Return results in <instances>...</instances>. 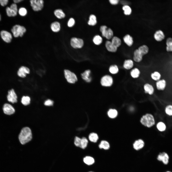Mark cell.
<instances>
[{
    "label": "cell",
    "instance_id": "cell-1",
    "mask_svg": "<svg viewBox=\"0 0 172 172\" xmlns=\"http://www.w3.org/2000/svg\"><path fill=\"white\" fill-rule=\"evenodd\" d=\"M18 138L20 143L24 145L30 141L32 138V134L30 129L27 127L23 128L19 134Z\"/></svg>",
    "mask_w": 172,
    "mask_h": 172
},
{
    "label": "cell",
    "instance_id": "cell-2",
    "mask_svg": "<svg viewBox=\"0 0 172 172\" xmlns=\"http://www.w3.org/2000/svg\"><path fill=\"white\" fill-rule=\"evenodd\" d=\"M140 122L143 125L148 128L152 127L155 123L153 116L149 113H147L143 116L140 119Z\"/></svg>",
    "mask_w": 172,
    "mask_h": 172
},
{
    "label": "cell",
    "instance_id": "cell-3",
    "mask_svg": "<svg viewBox=\"0 0 172 172\" xmlns=\"http://www.w3.org/2000/svg\"><path fill=\"white\" fill-rule=\"evenodd\" d=\"M26 31V28L24 26L18 25H14L11 29V31L15 38L22 37Z\"/></svg>",
    "mask_w": 172,
    "mask_h": 172
},
{
    "label": "cell",
    "instance_id": "cell-4",
    "mask_svg": "<svg viewBox=\"0 0 172 172\" xmlns=\"http://www.w3.org/2000/svg\"><path fill=\"white\" fill-rule=\"evenodd\" d=\"M30 2L32 10L35 11H41L43 8L44 2L43 0H31Z\"/></svg>",
    "mask_w": 172,
    "mask_h": 172
},
{
    "label": "cell",
    "instance_id": "cell-5",
    "mask_svg": "<svg viewBox=\"0 0 172 172\" xmlns=\"http://www.w3.org/2000/svg\"><path fill=\"white\" fill-rule=\"evenodd\" d=\"M64 73L65 77L68 82L74 83L77 81V78L75 75L69 70H65Z\"/></svg>",
    "mask_w": 172,
    "mask_h": 172
},
{
    "label": "cell",
    "instance_id": "cell-6",
    "mask_svg": "<svg viewBox=\"0 0 172 172\" xmlns=\"http://www.w3.org/2000/svg\"><path fill=\"white\" fill-rule=\"evenodd\" d=\"M101 83L102 86L105 87L111 86L113 84V78L112 76L110 75H105L102 78Z\"/></svg>",
    "mask_w": 172,
    "mask_h": 172
},
{
    "label": "cell",
    "instance_id": "cell-7",
    "mask_svg": "<svg viewBox=\"0 0 172 172\" xmlns=\"http://www.w3.org/2000/svg\"><path fill=\"white\" fill-rule=\"evenodd\" d=\"M6 11L8 16H15L17 15L18 11L17 5L16 4L13 3L10 7L6 8Z\"/></svg>",
    "mask_w": 172,
    "mask_h": 172
},
{
    "label": "cell",
    "instance_id": "cell-8",
    "mask_svg": "<svg viewBox=\"0 0 172 172\" xmlns=\"http://www.w3.org/2000/svg\"><path fill=\"white\" fill-rule=\"evenodd\" d=\"M70 44L74 48H80L83 47L84 42L81 39L74 37L71 39Z\"/></svg>",
    "mask_w": 172,
    "mask_h": 172
},
{
    "label": "cell",
    "instance_id": "cell-9",
    "mask_svg": "<svg viewBox=\"0 0 172 172\" xmlns=\"http://www.w3.org/2000/svg\"><path fill=\"white\" fill-rule=\"evenodd\" d=\"M17 96L14 90L12 89L8 91V94L7 96L8 101L12 103H16L17 102Z\"/></svg>",
    "mask_w": 172,
    "mask_h": 172
},
{
    "label": "cell",
    "instance_id": "cell-10",
    "mask_svg": "<svg viewBox=\"0 0 172 172\" xmlns=\"http://www.w3.org/2000/svg\"><path fill=\"white\" fill-rule=\"evenodd\" d=\"M3 110L5 114L9 115L14 114L15 112L13 107L11 104L7 103H5L4 105Z\"/></svg>",
    "mask_w": 172,
    "mask_h": 172
},
{
    "label": "cell",
    "instance_id": "cell-11",
    "mask_svg": "<svg viewBox=\"0 0 172 172\" xmlns=\"http://www.w3.org/2000/svg\"><path fill=\"white\" fill-rule=\"evenodd\" d=\"M0 35L2 38L5 42L7 43L11 42L12 36L10 33L5 31L2 30L0 32Z\"/></svg>",
    "mask_w": 172,
    "mask_h": 172
},
{
    "label": "cell",
    "instance_id": "cell-12",
    "mask_svg": "<svg viewBox=\"0 0 172 172\" xmlns=\"http://www.w3.org/2000/svg\"><path fill=\"white\" fill-rule=\"evenodd\" d=\"M30 70L28 67L22 66L19 69L17 72L18 75L20 77L23 78L26 77L27 74L30 73Z\"/></svg>",
    "mask_w": 172,
    "mask_h": 172
},
{
    "label": "cell",
    "instance_id": "cell-13",
    "mask_svg": "<svg viewBox=\"0 0 172 172\" xmlns=\"http://www.w3.org/2000/svg\"><path fill=\"white\" fill-rule=\"evenodd\" d=\"M143 56L137 49L134 51L133 57L134 61L137 63H139L143 59Z\"/></svg>",
    "mask_w": 172,
    "mask_h": 172
},
{
    "label": "cell",
    "instance_id": "cell-14",
    "mask_svg": "<svg viewBox=\"0 0 172 172\" xmlns=\"http://www.w3.org/2000/svg\"><path fill=\"white\" fill-rule=\"evenodd\" d=\"M157 159L158 161L162 162L164 164H167L168 162L169 157L166 153L163 152L159 154Z\"/></svg>",
    "mask_w": 172,
    "mask_h": 172
},
{
    "label": "cell",
    "instance_id": "cell-15",
    "mask_svg": "<svg viewBox=\"0 0 172 172\" xmlns=\"http://www.w3.org/2000/svg\"><path fill=\"white\" fill-rule=\"evenodd\" d=\"M143 88L145 93L150 95H152L153 94L154 89L151 84L148 83H145L144 85Z\"/></svg>",
    "mask_w": 172,
    "mask_h": 172
},
{
    "label": "cell",
    "instance_id": "cell-16",
    "mask_svg": "<svg viewBox=\"0 0 172 172\" xmlns=\"http://www.w3.org/2000/svg\"><path fill=\"white\" fill-rule=\"evenodd\" d=\"M134 65L133 61L131 59H125L124 61L123 66L125 69L129 70L133 68Z\"/></svg>",
    "mask_w": 172,
    "mask_h": 172
},
{
    "label": "cell",
    "instance_id": "cell-17",
    "mask_svg": "<svg viewBox=\"0 0 172 172\" xmlns=\"http://www.w3.org/2000/svg\"><path fill=\"white\" fill-rule=\"evenodd\" d=\"M155 39L157 41H161L165 38V35L163 32L161 30L156 31L154 35Z\"/></svg>",
    "mask_w": 172,
    "mask_h": 172
},
{
    "label": "cell",
    "instance_id": "cell-18",
    "mask_svg": "<svg viewBox=\"0 0 172 172\" xmlns=\"http://www.w3.org/2000/svg\"><path fill=\"white\" fill-rule=\"evenodd\" d=\"M133 147L136 150H139L142 149L144 145V143L141 139L136 140L133 144Z\"/></svg>",
    "mask_w": 172,
    "mask_h": 172
},
{
    "label": "cell",
    "instance_id": "cell-19",
    "mask_svg": "<svg viewBox=\"0 0 172 172\" xmlns=\"http://www.w3.org/2000/svg\"><path fill=\"white\" fill-rule=\"evenodd\" d=\"M105 46L109 52H115L117 50L118 48L114 46L111 42L109 41H106Z\"/></svg>",
    "mask_w": 172,
    "mask_h": 172
},
{
    "label": "cell",
    "instance_id": "cell-20",
    "mask_svg": "<svg viewBox=\"0 0 172 172\" xmlns=\"http://www.w3.org/2000/svg\"><path fill=\"white\" fill-rule=\"evenodd\" d=\"M156 85L157 89L159 90H163L165 89L166 86V82L164 79L159 80L157 81Z\"/></svg>",
    "mask_w": 172,
    "mask_h": 172
},
{
    "label": "cell",
    "instance_id": "cell-21",
    "mask_svg": "<svg viewBox=\"0 0 172 172\" xmlns=\"http://www.w3.org/2000/svg\"><path fill=\"white\" fill-rule=\"evenodd\" d=\"M140 74V70L136 67L132 69L130 72V76L134 79H137L139 78Z\"/></svg>",
    "mask_w": 172,
    "mask_h": 172
},
{
    "label": "cell",
    "instance_id": "cell-22",
    "mask_svg": "<svg viewBox=\"0 0 172 172\" xmlns=\"http://www.w3.org/2000/svg\"><path fill=\"white\" fill-rule=\"evenodd\" d=\"M50 28L51 30L53 32H58L59 31L60 29V24L58 22H54L51 24Z\"/></svg>",
    "mask_w": 172,
    "mask_h": 172
},
{
    "label": "cell",
    "instance_id": "cell-23",
    "mask_svg": "<svg viewBox=\"0 0 172 172\" xmlns=\"http://www.w3.org/2000/svg\"><path fill=\"white\" fill-rule=\"evenodd\" d=\"M90 73L91 71L87 70L81 74L83 79L87 82H90L91 80V78L90 77Z\"/></svg>",
    "mask_w": 172,
    "mask_h": 172
},
{
    "label": "cell",
    "instance_id": "cell-24",
    "mask_svg": "<svg viewBox=\"0 0 172 172\" xmlns=\"http://www.w3.org/2000/svg\"><path fill=\"white\" fill-rule=\"evenodd\" d=\"M124 42L128 46H131L133 44V41L132 37L129 34L125 35L123 38Z\"/></svg>",
    "mask_w": 172,
    "mask_h": 172
},
{
    "label": "cell",
    "instance_id": "cell-25",
    "mask_svg": "<svg viewBox=\"0 0 172 172\" xmlns=\"http://www.w3.org/2000/svg\"><path fill=\"white\" fill-rule=\"evenodd\" d=\"M55 16L59 19H61L64 18L65 15L63 11L61 9L55 10L54 12Z\"/></svg>",
    "mask_w": 172,
    "mask_h": 172
},
{
    "label": "cell",
    "instance_id": "cell-26",
    "mask_svg": "<svg viewBox=\"0 0 172 172\" xmlns=\"http://www.w3.org/2000/svg\"><path fill=\"white\" fill-rule=\"evenodd\" d=\"M119 71L118 66L116 64L111 65L109 68V71L111 74L115 75L117 74Z\"/></svg>",
    "mask_w": 172,
    "mask_h": 172
},
{
    "label": "cell",
    "instance_id": "cell-27",
    "mask_svg": "<svg viewBox=\"0 0 172 172\" xmlns=\"http://www.w3.org/2000/svg\"><path fill=\"white\" fill-rule=\"evenodd\" d=\"M111 42L114 46L117 48L120 46L121 43V39L116 36L112 38Z\"/></svg>",
    "mask_w": 172,
    "mask_h": 172
},
{
    "label": "cell",
    "instance_id": "cell-28",
    "mask_svg": "<svg viewBox=\"0 0 172 172\" xmlns=\"http://www.w3.org/2000/svg\"><path fill=\"white\" fill-rule=\"evenodd\" d=\"M138 49L143 56L147 54L149 51L148 47L145 45H143L140 46Z\"/></svg>",
    "mask_w": 172,
    "mask_h": 172
},
{
    "label": "cell",
    "instance_id": "cell-29",
    "mask_svg": "<svg viewBox=\"0 0 172 172\" xmlns=\"http://www.w3.org/2000/svg\"><path fill=\"white\" fill-rule=\"evenodd\" d=\"M110 147V145L109 143L104 140L101 141L99 145V147L100 149H103L105 150L108 149Z\"/></svg>",
    "mask_w": 172,
    "mask_h": 172
},
{
    "label": "cell",
    "instance_id": "cell-30",
    "mask_svg": "<svg viewBox=\"0 0 172 172\" xmlns=\"http://www.w3.org/2000/svg\"><path fill=\"white\" fill-rule=\"evenodd\" d=\"M156 128L160 131L163 132L166 129V126L163 122L160 121L158 122L156 125Z\"/></svg>",
    "mask_w": 172,
    "mask_h": 172
},
{
    "label": "cell",
    "instance_id": "cell-31",
    "mask_svg": "<svg viewBox=\"0 0 172 172\" xmlns=\"http://www.w3.org/2000/svg\"><path fill=\"white\" fill-rule=\"evenodd\" d=\"M166 49L168 52H172V38H168L166 41Z\"/></svg>",
    "mask_w": 172,
    "mask_h": 172
},
{
    "label": "cell",
    "instance_id": "cell-32",
    "mask_svg": "<svg viewBox=\"0 0 172 172\" xmlns=\"http://www.w3.org/2000/svg\"><path fill=\"white\" fill-rule=\"evenodd\" d=\"M84 162L88 165H91L93 164L94 162V159L90 156H86L83 159Z\"/></svg>",
    "mask_w": 172,
    "mask_h": 172
},
{
    "label": "cell",
    "instance_id": "cell-33",
    "mask_svg": "<svg viewBox=\"0 0 172 172\" xmlns=\"http://www.w3.org/2000/svg\"><path fill=\"white\" fill-rule=\"evenodd\" d=\"M88 138L90 141L94 143L97 142L98 139L97 134L94 133H90L89 136Z\"/></svg>",
    "mask_w": 172,
    "mask_h": 172
},
{
    "label": "cell",
    "instance_id": "cell-34",
    "mask_svg": "<svg viewBox=\"0 0 172 172\" xmlns=\"http://www.w3.org/2000/svg\"><path fill=\"white\" fill-rule=\"evenodd\" d=\"M161 76L160 73L157 71H154L151 74V78L154 80L157 81L160 80Z\"/></svg>",
    "mask_w": 172,
    "mask_h": 172
},
{
    "label": "cell",
    "instance_id": "cell-35",
    "mask_svg": "<svg viewBox=\"0 0 172 172\" xmlns=\"http://www.w3.org/2000/svg\"><path fill=\"white\" fill-rule=\"evenodd\" d=\"M97 23L96 18V16L94 15H91L89 18V20L88 23L89 25L94 26Z\"/></svg>",
    "mask_w": 172,
    "mask_h": 172
},
{
    "label": "cell",
    "instance_id": "cell-36",
    "mask_svg": "<svg viewBox=\"0 0 172 172\" xmlns=\"http://www.w3.org/2000/svg\"><path fill=\"white\" fill-rule=\"evenodd\" d=\"M108 116L111 118H114L116 117L118 115V112L115 109H111L108 112Z\"/></svg>",
    "mask_w": 172,
    "mask_h": 172
},
{
    "label": "cell",
    "instance_id": "cell-37",
    "mask_svg": "<svg viewBox=\"0 0 172 172\" xmlns=\"http://www.w3.org/2000/svg\"><path fill=\"white\" fill-rule=\"evenodd\" d=\"M30 98L28 96H23L22 98L21 102L24 105L26 106L29 105L30 103Z\"/></svg>",
    "mask_w": 172,
    "mask_h": 172
},
{
    "label": "cell",
    "instance_id": "cell-38",
    "mask_svg": "<svg viewBox=\"0 0 172 172\" xmlns=\"http://www.w3.org/2000/svg\"><path fill=\"white\" fill-rule=\"evenodd\" d=\"M113 32L112 30L110 28H107L106 31L105 37L108 39H110L113 37Z\"/></svg>",
    "mask_w": 172,
    "mask_h": 172
},
{
    "label": "cell",
    "instance_id": "cell-39",
    "mask_svg": "<svg viewBox=\"0 0 172 172\" xmlns=\"http://www.w3.org/2000/svg\"><path fill=\"white\" fill-rule=\"evenodd\" d=\"M122 9L124 11V14L126 15H130L132 12V10L129 5H124L122 7Z\"/></svg>",
    "mask_w": 172,
    "mask_h": 172
},
{
    "label": "cell",
    "instance_id": "cell-40",
    "mask_svg": "<svg viewBox=\"0 0 172 172\" xmlns=\"http://www.w3.org/2000/svg\"><path fill=\"white\" fill-rule=\"evenodd\" d=\"M93 41L94 43L96 45H99L102 42V37L99 35L95 36L94 37Z\"/></svg>",
    "mask_w": 172,
    "mask_h": 172
},
{
    "label": "cell",
    "instance_id": "cell-41",
    "mask_svg": "<svg viewBox=\"0 0 172 172\" xmlns=\"http://www.w3.org/2000/svg\"><path fill=\"white\" fill-rule=\"evenodd\" d=\"M88 142V140L86 138H82L81 139L80 147L83 149H85L86 147Z\"/></svg>",
    "mask_w": 172,
    "mask_h": 172
},
{
    "label": "cell",
    "instance_id": "cell-42",
    "mask_svg": "<svg viewBox=\"0 0 172 172\" xmlns=\"http://www.w3.org/2000/svg\"><path fill=\"white\" fill-rule=\"evenodd\" d=\"M165 113L169 116H172V105H169L165 107Z\"/></svg>",
    "mask_w": 172,
    "mask_h": 172
},
{
    "label": "cell",
    "instance_id": "cell-43",
    "mask_svg": "<svg viewBox=\"0 0 172 172\" xmlns=\"http://www.w3.org/2000/svg\"><path fill=\"white\" fill-rule=\"evenodd\" d=\"M18 12L20 15L23 16L27 15V11L25 8L22 7L19 9Z\"/></svg>",
    "mask_w": 172,
    "mask_h": 172
},
{
    "label": "cell",
    "instance_id": "cell-44",
    "mask_svg": "<svg viewBox=\"0 0 172 172\" xmlns=\"http://www.w3.org/2000/svg\"><path fill=\"white\" fill-rule=\"evenodd\" d=\"M81 139L79 137L76 136L74 139V143L75 145L80 147V146Z\"/></svg>",
    "mask_w": 172,
    "mask_h": 172
},
{
    "label": "cell",
    "instance_id": "cell-45",
    "mask_svg": "<svg viewBox=\"0 0 172 172\" xmlns=\"http://www.w3.org/2000/svg\"><path fill=\"white\" fill-rule=\"evenodd\" d=\"M107 28V26L105 25L102 26L101 27L100 30L103 37H105V33Z\"/></svg>",
    "mask_w": 172,
    "mask_h": 172
},
{
    "label": "cell",
    "instance_id": "cell-46",
    "mask_svg": "<svg viewBox=\"0 0 172 172\" xmlns=\"http://www.w3.org/2000/svg\"><path fill=\"white\" fill-rule=\"evenodd\" d=\"M75 24V21L73 18H70L68 22V26L69 27H73Z\"/></svg>",
    "mask_w": 172,
    "mask_h": 172
},
{
    "label": "cell",
    "instance_id": "cell-47",
    "mask_svg": "<svg viewBox=\"0 0 172 172\" xmlns=\"http://www.w3.org/2000/svg\"><path fill=\"white\" fill-rule=\"evenodd\" d=\"M53 103L54 102L53 101L49 99L46 101L44 104L45 106H50L53 105Z\"/></svg>",
    "mask_w": 172,
    "mask_h": 172
},
{
    "label": "cell",
    "instance_id": "cell-48",
    "mask_svg": "<svg viewBox=\"0 0 172 172\" xmlns=\"http://www.w3.org/2000/svg\"><path fill=\"white\" fill-rule=\"evenodd\" d=\"M8 0H0V4L2 6H5L6 5L8 2Z\"/></svg>",
    "mask_w": 172,
    "mask_h": 172
},
{
    "label": "cell",
    "instance_id": "cell-49",
    "mask_svg": "<svg viewBox=\"0 0 172 172\" xmlns=\"http://www.w3.org/2000/svg\"><path fill=\"white\" fill-rule=\"evenodd\" d=\"M118 0H110L109 1L110 3L113 5H116L119 2Z\"/></svg>",
    "mask_w": 172,
    "mask_h": 172
},
{
    "label": "cell",
    "instance_id": "cell-50",
    "mask_svg": "<svg viewBox=\"0 0 172 172\" xmlns=\"http://www.w3.org/2000/svg\"><path fill=\"white\" fill-rule=\"evenodd\" d=\"M23 1V0H14L13 1L16 4L19 3Z\"/></svg>",
    "mask_w": 172,
    "mask_h": 172
},
{
    "label": "cell",
    "instance_id": "cell-51",
    "mask_svg": "<svg viewBox=\"0 0 172 172\" xmlns=\"http://www.w3.org/2000/svg\"><path fill=\"white\" fill-rule=\"evenodd\" d=\"M1 16L0 15V21L1 20Z\"/></svg>",
    "mask_w": 172,
    "mask_h": 172
},
{
    "label": "cell",
    "instance_id": "cell-52",
    "mask_svg": "<svg viewBox=\"0 0 172 172\" xmlns=\"http://www.w3.org/2000/svg\"><path fill=\"white\" fill-rule=\"evenodd\" d=\"M92 172V171H90V172Z\"/></svg>",
    "mask_w": 172,
    "mask_h": 172
},
{
    "label": "cell",
    "instance_id": "cell-53",
    "mask_svg": "<svg viewBox=\"0 0 172 172\" xmlns=\"http://www.w3.org/2000/svg\"><path fill=\"white\" fill-rule=\"evenodd\" d=\"M169 172V171H168V172Z\"/></svg>",
    "mask_w": 172,
    "mask_h": 172
}]
</instances>
